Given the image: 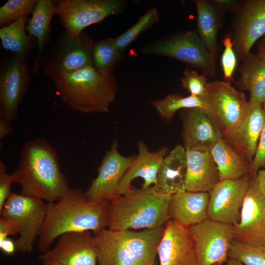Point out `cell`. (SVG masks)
Here are the masks:
<instances>
[{
	"instance_id": "obj_23",
	"label": "cell",
	"mask_w": 265,
	"mask_h": 265,
	"mask_svg": "<svg viewBox=\"0 0 265 265\" xmlns=\"http://www.w3.org/2000/svg\"><path fill=\"white\" fill-rule=\"evenodd\" d=\"M187 176L186 149L177 145L165 157L154 186L159 192L173 195L186 191Z\"/></svg>"
},
{
	"instance_id": "obj_20",
	"label": "cell",
	"mask_w": 265,
	"mask_h": 265,
	"mask_svg": "<svg viewBox=\"0 0 265 265\" xmlns=\"http://www.w3.org/2000/svg\"><path fill=\"white\" fill-rule=\"evenodd\" d=\"M138 154L132 161L118 187L120 195L130 193L133 189L131 183L136 178L144 180L143 188L155 186L162 162L167 154L166 147L151 152L142 140L137 143Z\"/></svg>"
},
{
	"instance_id": "obj_30",
	"label": "cell",
	"mask_w": 265,
	"mask_h": 265,
	"mask_svg": "<svg viewBox=\"0 0 265 265\" xmlns=\"http://www.w3.org/2000/svg\"><path fill=\"white\" fill-rule=\"evenodd\" d=\"M28 15H25L0 29V38L3 48L18 55H27L31 43V37L26 33Z\"/></svg>"
},
{
	"instance_id": "obj_15",
	"label": "cell",
	"mask_w": 265,
	"mask_h": 265,
	"mask_svg": "<svg viewBox=\"0 0 265 265\" xmlns=\"http://www.w3.org/2000/svg\"><path fill=\"white\" fill-rule=\"evenodd\" d=\"M250 177L248 173L237 180L220 181L213 187L209 192L208 218L233 225L237 222Z\"/></svg>"
},
{
	"instance_id": "obj_28",
	"label": "cell",
	"mask_w": 265,
	"mask_h": 265,
	"mask_svg": "<svg viewBox=\"0 0 265 265\" xmlns=\"http://www.w3.org/2000/svg\"><path fill=\"white\" fill-rule=\"evenodd\" d=\"M197 11L198 35L213 60L216 62L218 52L217 33L220 18L218 9L207 0H195Z\"/></svg>"
},
{
	"instance_id": "obj_12",
	"label": "cell",
	"mask_w": 265,
	"mask_h": 265,
	"mask_svg": "<svg viewBox=\"0 0 265 265\" xmlns=\"http://www.w3.org/2000/svg\"><path fill=\"white\" fill-rule=\"evenodd\" d=\"M39 259L43 265H98L94 235L90 231L64 233L56 246Z\"/></svg>"
},
{
	"instance_id": "obj_10",
	"label": "cell",
	"mask_w": 265,
	"mask_h": 265,
	"mask_svg": "<svg viewBox=\"0 0 265 265\" xmlns=\"http://www.w3.org/2000/svg\"><path fill=\"white\" fill-rule=\"evenodd\" d=\"M250 174L249 183L238 222L233 225L235 239L252 245H265V192L256 175Z\"/></svg>"
},
{
	"instance_id": "obj_19",
	"label": "cell",
	"mask_w": 265,
	"mask_h": 265,
	"mask_svg": "<svg viewBox=\"0 0 265 265\" xmlns=\"http://www.w3.org/2000/svg\"><path fill=\"white\" fill-rule=\"evenodd\" d=\"M157 255L159 265H198L195 245L189 227L172 219L164 225Z\"/></svg>"
},
{
	"instance_id": "obj_24",
	"label": "cell",
	"mask_w": 265,
	"mask_h": 265,
	"mask_svg": "<svg viewBox=\"0 0 265 265\" xmlns=\"http://www.w3.org/2000/svg\"><path fill=\"white\" fill-rule=\"evenodd\" d=\"M164 226L141 230L119 231L136 265H158V247Z\"/></svg>"
},
{
	"instance_id": "obj_29",
	"label": "cell",
	"mask_w": 265,
	"mask_h": 265,
	"mask_svg": "<svg viewBox=\"0 0 265 265\" xmlns=\"http://www.w3.org/2000/svg\"><path fill=\"white\" fill-rule=\"evenodd\" d=\"M55 14H56L55 2L52 0H36L32 16L26 29L29 36L37 39L38 54L43 50L49 31L51 19Z\"/></svg>"
},
{
	"instance_id": "obj_6",
	"label": "cell",
	"mask_w": 265,
	"mask_h": 265,
	"mask_svg": "<svg viewBox=\"0 0 265 265\" xmlns=\"http://www.w3.org/2000/svg\"><path fill=\"white\" fill-rule=\"evenodd\" d=\"M94 42L82 32L72 34L66 30L41 67L45 75L53 80L88 66L93 65Z\"/></svg>"
},
{
	"instance_id": "obj_27",
	"label": "cell",
	"mask_w": 265,
	"mask_h": 265,
	"mask_svg": "<svg viewBox=\"0 0 265 265\" xmlns=\"http://www.w3.org/2000/svg\"><path fill=\"white\" fill-rule=\"evenodd\" d=\"M210 153L217 165L220 181L237 180L249 173L250 163L224 139L219 140Z\"/></svg>"
},
{
	"instance_id": "obj_11",
	"label": "cell",
	"mask_w": 265,
	"mask_h": 265,
	"mask_svg": "<svg viewBox=\"0 0 265 265\" xmlns=\"http://www.w3.org/2000/svg\"><path fill=\"white\" fill-rule=\"evenodd\" d=\"M206 90L204 103L224 135L239 122L248 101L244 93L224 80L208 82Z\"/></svg>"
},
{
	"instance_id": "obj_22",
	"label": "cell",
	"mask_w": 265,
	"mask_h": 265,
	"mask_svg": "<svg viewBox=\"0 0 265 265\" xmlns=\"http://www.w3.org/2000/svg\"><path fill=\"white\" fill-rule=\"evenodd\" d=\"M186 190L209 192L220 181L217 165L211 153L186 149Z\"/></svg>"
},
{
	"instance_id": "obj_34",
	"label": "cell",
	"mask_w": 265,
	"mask_h": 265,
	"mask_svg": "<svg viewBox=\"0 0 265 265\" xmlns=\"http://www.w3.org/2000/svg\"><path fill=\"white\" fill-rule=\"evenodd\" d=\"M159 19L155 7L150 9L138 21L123 34L114 38L118 49L121 52L129 46L143 31L156 23Z\"/></svg>"
},
{
	"instance_id": "obj_16",
	"label": "cell",
	"mask_w": 265,
	"mask_h": 265,
	"mask_svg": "<svg viewBox=\"0 0 265 265\" xmlns=\"http://www.w3.org/2000/svg\"><path fill=\"white\" fill-rule=\"evenodd\" d=\"M182 137L184 147L210 152L224 135L216 121L206 109L194 107L182 110Z\"/></svg>"
},
{
	"instance_id": "obj_39",
	"label": "cell",
	"mask_w": 265,
	"mask_h": 265,
	"mask_svg": "<svg viewBox=\"0 0 265 265\" xmlns=\"http://www.w3.org/2000/svg\"><path fill=\"white\" fill-rule=\"evenodd\" d=\"M11 174L7 172H0V212L11 193V186L13 184Z\"/></svg>"
},
{
	"instance_id": "obj_3",
	"label": "cell",
	"mask_w": 265,
	"mask_h": 265,
	"mask_svg": "<svg viewBox=\"0 0 265 265\" xmlns=\"http://www.w3.org/2000/svg\"><path fill=\"white\" fill-rule=\"evenodd\" d=\"M171 196L158 191L154 186L120 195L109 202L108 229L138 230L164 226L170 219Z\"/></svg>"
},
{
	"instance_id": "obj_33",
	"label": "cell",
	"mask_w": 265,
	"mask_h": 265,
	"mask_svg": "<svg viewBox=\"0 0 265 265\" xmlns=\"http://www.w3.org/2000/svg\"><path fill=\"white\" fill-rule=\"evenodd\" d=\"M228 258L245 265H265V246L252 245L235 239L228 252Z\"/></svg>"
},
{
	"instance_id": "obj_25",
	"label": "cell",
	"mask_w": 265,
	"mask_h": 265,
	"mask_svg": "<svg viewBox=\"0 0 265 265\" xmlns=\"http://www.w3.org/2000/svg\"><path fill=\"white\" fill-rule=\"evenodd\" d=\"M93 235L98 265H136L119 231L106 228Z\"/></svg>"
},
{
	"instance_id": "obj_46",
	"label": "cell",
	"mask_w": 265,
	"mask_h": 265,
	"mask_svg": "<svg viewBox=\"0 0 265 265\" xmlns=\"http://www.w3.org/2000/svg\"><path fill=\"white\" fill-rule=\"evenodd\" d=\"M226 263V265H245L242 262L232 258H229Z\"/></svg>"
},
{
	"instance_id": "obj_17",
	"label": "cell",
	"mask_w": 265,
	"mask_h": 265,
	"mask_svg": "<svg viewBox=\"0 0 265 265\" xmlns=\"http://www.w3.org/2000/svg\"><path fill=\"white\" fill-rule=\"evenodd\" d=\"M237 13L232 39L237 56L243 61L265 35V0H246Z\"/></svg>"
},
{
	"instance_id": "obj_37",
	"label": "cell",
	"mask_w": 265,
	"mask_h": 265,
	"mask_svg": "<svg viewBox=\"0 0 265 265\" xmlns=\"http://www.w3.org/2000/svg\"><path fill=\"white\" fill-rule=\"evenodd\" d=\"M223 44L224 49L221 56V63L224 81L231 83V80L237 67V55L234 50L232 37L230 35H227L224 38Z\"/></svg>"
},
{
	"instance_id": "obj_5",
	"label": "cell",
	"mask_w": 265,
	"mask_h": 265,
	"mask_svg": "<svg viewBox=\"0 0 265 265\" xmlns=\"http://www.w3.org/2000/svg\"><path fill=\"white\" fill-rule=\"evenodd\" d=\"M46 204L32 197L12 192L6 201L0 215L14 222L19 228L16 249L23 253L32 252L46 216Z\"/></svg>"
},
{
	"instance_id": "obj_35",
	"label": "cell",
	"mask_w": 265,
	"mask_h": 265,
	"mask_svg": "<svg viewBox=\"0 0 265 265\" xmlns=\"http://www.w3.org/2000/svg\"><path fill=\"white\" fill-rule=\"evenodd\" d=\"M36 0H9L0 8V25L3 27L33 10Z\"/></svg>"
},
{
	"instance_id": "obj_42",
	"label": "cell",
	"mask_w": 265,
	"mask_h": 265,
	"mask_svg": "<svg viewBox=\"0 0 265 265\" xmlns=\"http://www.w3.org/2000/svg\"><path fill=\"white\" fill-rule=\"evenodd\" d=\"M14 131L12 123L4 118H0V139L1 140L11 134Z\"/></svg>"
},
{
	"instance_id": "obj_2",
	"label": "cell",
	"mask_w": 265,
	"mask_h": 265,
	"mask_svg": "<svg viewBox=\"0 0 265 265\" xmlns=\"http://www.w3.org/2000/svg\"><path fill=\"white\" fill-rule=\"evenodd\" d=\"M11 176L13 183L20 185V194L48 203L56 201L70 188L60 169L57 151L43 137L23 145L18 167Z\"/></svg>"
},
{
	"instance_id": "obj_13",
	"label": "cell",
	"mask_w": 265,
	"mask_h": 265,
	"mask_svg": "<svg viewBox=\"0 0 265 265\" xmlns=\"http://www.w3.org/2000/svg\"><path fill=\"white\" fill-rule=\"evenodd\" d=\"M26 57L15 54L0 74V118L11 123L17 117L19 104L29 83Z\"/></svg>"
},
{
	"instance_id": "obj_7",
	"label": "cell",
	"mask_w": 265,
	"mask_h": 265,
	"mask_svg": "<svg viewBox=\"0 0 265 265\" xmlns=\"http://www.w3.org/2000/svg\"><path fill=\"white\" fill-rule=\"evenodd\" d=\"M56 14L65 30L80 34L85 27L102 21L123 10L121 0H59Z\"/></svg>"
},
{
	"instance_id": "obj_47",
	"label": "cell",
	"mask_w": 265,
	"mask_h": 265,
	"mask_svg": "<svg viewBox=\"0 0 265 265\" xmlns=\"http://www.w3.org/2000/svg\"><path fill=\"white\" fill-rule=\"evenodd\" d=\"M213 265H223V264H214Z\"/></svg>"
},
{
	"instance_id": "obj_14",
	"label": "cell",
	"mask_w": 265,
	"mask_h": 265,
	"mask_svg": "<svg viewBox=\"0 0 265 265\" xmlns=\"http://www.w3.org/2000/svg\"><path fill=\"white\" fill-rule=\"evenodd\" d=\"M134 157L120 154L115 139L97 169V176L84 192L85 196L92 200L108 202L118 197L119 185Z\"/></svg>"
},
{
	"instance_id": "obj_32",
	"label": "cell",
	"mask_w": 265,
	"mask_h": 265,
	"mask_svg": "<svg viewBox=\"0 0 265 265\" xmlns=\"http://www.w3.org/2000/svg\"><path fill=\"white\" fill-rule=\"evenodd\" d=\"M120 54L114 38H109L94 43L92 50L93 66L101 73H110L111 67Z\"/></svg>"
},
{
	"instance_id": "obj_38",
	"label": "cell",
	"mask_w": 265,
	"mask_h": 265,
	"mask_svg": "<svg viewBox=\"0 0 265 265\" xmlns=\"http://www.w3.org/2000/svg\"><path fill=\"white\" fill-rule=\"evenodd\" d=\"M263 105L265 109V101L263 103ZM261 167L265 168V121L260 135L256 154L250 164L249 173L256 175Z\"/></svg>"
},
{
	"instance_id": "obj_49",
	"label": "cell",
	"mask_w": 265,
	"mask_h": 265,
	"mask_svg": "<svg viewBox=\"0 0 265 265\" xmlns=\"http://www.w3.org/2000/svg\"></svg>"
},
{
	"instance_id": "obj_36",
	"label": "cell",
	"mask_w": 265,
	"mask_h": 265,
	"mask_svg": "<svg viewBox=\"0 0 265 265\" xmlns=\"http://www.w3.org/2000/svg\"><path fill=\"white\" fill-rule=\"evenodd\" d=\"M181 79L182 86L191 95L197 97L204 102L207 95L206 76L200 75L194 70L186 69Z\"/></svg>"
},
{
	"instance_id": "obj_41",
	"label": "cell",
	"mask_w": 265,
	"mask_h": 265,
	"mask_svg": "<svg viewBox=\"0 0 265 265\" xmlns=\"http://www.w3.org/2000/svg\"><path fill=\"white\" fill-rule=\"evenodd\" d=\"M211 2L217 9L236 11L237 13L242 6L238 1L235 0H212Z\"/></svg>"
},
{
	"instance_id": "obj_31",
	"label": "cell",
	"mask_w": 265,
	"mask_h": 265,
	"mask_svg": "<svg viewBox=\"0 0 265 265\" xmlns=\"http://www.w3.org/2000/svg\"><path fill=\"white\" fill-rule=\"evenodd\" d=\"M152 105L160 117L170 121L180 109L200 107L207 110L206 105L199 98L189 95L184 97L178 94H169L161 100H155Z\"/></svg>"
},
{
	"instance_id": "obj_40",
	"label": "cell",
	"mask_w": 265,
	"mask_h": 265,
	"mask_svg": "<svg viewBox=\"0 0 265 265\" xmlns=\"http://www.w3.org/2000/svg\"><path fill=\"white\" fill-rule=\"evenodd\" d=\"M19 233V228L14 222L5 216L0 215V243L9 236H15Z\"/></svg>"
},
{
	"instance_id": "obj_9",
	"label": "cell",
	"mask_w": 265,
	"mask_h": 265,
	"mask_svg": "<svg viewBox=\"0 0 265 265\" xmlns=\"http://www.w3.org/2000/svg\"><path fill=\"white\" fill-rule=\"evenodd\" d=\"M144 53L171 57L200 69L205 76H214L216 62L194 31H188L143 50Z\"/></svg>"
},
{
	"instance_id": "obj_18",
	"label": "cell",
	"mask_w": 265,
	"mask_h": 265,
	"mask_svg": "<svg viewBox=\"0 0 265 265\" xmlns=\"http://www.w3.org/2000/svg\"><path fill=\"white\" fill-rule=\"evenodd\" d=\"M265 121L263 104L248 101L238 124L223 139L250 164L256 154Z\"/></svg>"
},
{
	"instance_id": "obj_48",
	"label": "cell",
	"mask_w": 265,
	"mask_h": 265,
	"mask_svg": "<svg viewBox=\"0 0 265 265\" xmlns=\"http://www.w3.org/2000/svg\"><path fill=\"white\" fill-rule=\"evenodd\" d=\"M43 265H51L44 264Z\"/></svg>"
},
{
	"instance_id": "obj_8",
	"label": "cell",
	"mask_w": 265,
	"mask_h": 265,
	"mask_svg": "<svg viewBox=\"0 0 265 265\" xmlns=\"http://www.w3.org/2000/svg\"><path fill=\"white\" fill-rule=\"evenodd\" d=\"M197 252L198 265L223 264L234 240L233 225L207 218L189 227Z\"/></svg>"
},
{
	"instance_id": "obj_21",
	"label": "cell",
	"mask_w": 265,
	"mask_h": 265,
	"mask_svg": "<svg viewBox=\"0 0 265 265\" xmlns=\"http://www.w3.org/2000/svg\"><path fill=\"white\" fill-rule=\"evenodd\" d=\"M209 193L185 191L171 195L169 204L170 219L186 227L208 218Z\"/></svg>"
},
{
	"instance_id": "obj_1",
	"label": "cell",
	"mask_w": 265,
	"mask_h": 265,
	"mask_svg": "<svg viewBox=\"0 0 265 265\" xmlns=\"http://www.w3.org/2000/svg\"><path fill=\"white\" fill-rule=\"evenodd\" d=\"M108 204L91 200L77 188H70L57 200L46 204L45 218L38 237L39 251L46 252L64 233L90 231L94 234L106 229Z\"/></svg>"
},
{
	"instance_id": "obj_4",
	"label": "cell",
	"mask_w": 265,
	"mask_h": 265,
	"mask_svg": "<svg viewBox=\"0 0 265 265\" xmlns=\"http://www.w3.org/2000/svg\"><path fill=\"white\" fill-rule=\"evenodd\" d=\"M53 82L66 105L85 113L108 112L117 91L111 73H101L93 65L64 75Z\"/></svg>"
},
{
	"instance_id": "obj_43",
	"label": "cell",
	"mask_w": 265,
	"mask_h": 265,
	"mask_svg": "<svg viewBox=\"0 0 265 265\" xmlns=\"http://www.w3.org/2000/svg\"><path fill=\"white\" fill-rule=\"evenodd\" d=\"M0 248L3 252L7 255H11L17 250L15 242L9 238H6L0 243Z\"/></svg>"
},
{
	"instance_id": "obj_45",
	"label": "cell",
	"mask_w": 265,
	"mask_h": 265,
	"mask_svg": "<svg viewBox=\"0 0 265 265\" xmlns=\"http://www.w3.org/2000/svg\"><path fill=\"white\" fill-rule=\"evenodd\" d=\"M256 178L261 187L265 192V169L259 170L256 174Z\"/></svg>"
},
{
	"instance_id": "obj_26",
	"label": "cell",
	"mask_w": 265,
	"mask_h": 265,
	"mask_svg": "<svg viewBox=\"0 0 265 265\" xmlns=\"http://www.w3.org/2000/svg\"><path fill=\"white\" fill-rule=\"evenodd\" d=\"M239 71L238 86L249 92L250 102L263 104L265 101V61L250 52Z\"/></svg>"
},
{
	"instance_id": "obj_44",
	"label": "cell",
	"mask_w": 265,
	"mask_h": 265,
	"mask_svg": "<svg viewBox=\"0 0 265 265\" xmlns=\"http://www.w3.org/2000/svg\"><path fill=\"white\" fill-rule=\"evenodd\" d=\"M257 55L259 57L265 61V35L258 43Z\"/></svg>"
}]
</instances>
